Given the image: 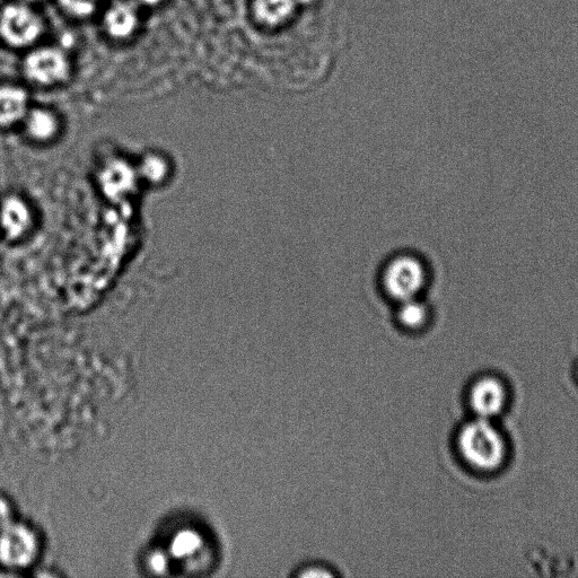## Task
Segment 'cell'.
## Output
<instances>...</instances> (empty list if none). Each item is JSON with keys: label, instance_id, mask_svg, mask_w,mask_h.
Instances as JSON below:
<instances>
[{"label": "cell", "instance_id": "4fadbf2b", "mask_svg": "<svg viewBox=\"0 0 578 578\" xmlns=\"http://www.w3.org/2000/svg\"><path fill=\"white\" fill-rule=\"evenodd\" d=\"M397 320L402 329L416 334L428 326L429 321H431V312L424 303L414 299L401 303Z\"/></svg>", "mask_w": 578, "mask_h": 578}, {"label": "cell", "instance_id": "52a82bcc", "mask_svg": "<svg viewBox=\"0 0 578 578\" xmlns=\"http://www.w3.org/2000/svg\"><path fill=\"white\" fill-rule=\"evenodd\" d=\"M19 130L29 145L47 148L57 144L63 136L64 122L54 109L32 105Z\"/></svg>", "mask_w": 578, "mask_h": 578}, {"label": "cell", "instance_id": "7c38bea8", "mask_svg": "<svg viewBox=\"0 0 578 578\" xmlns=\"http://www.w3.org/2000/svg\"><path fill=\"white\" fill-rule=\"evenodd\" d=\"M135 165L140 185L150 188L157 189L168 185L173 174L169 156L160 151L144 153Z\"/></svg>", "mask_w": 578, "mask_h": 578}, {"label": "cell", "instance_id": "8fae6325", "mask_svg": "<svg viewBox=\"0 0 578 578\" xmlns=\"http://www.w3.org/2000/svg\"><path fill=\"white\" fill-rule=\"evenodd\" d=\"M505 400L503 384L494 378L479 380L470 391V405L480 418L497 416L503 410Z\"/></svg>", "mask_w": 578, "mask_h": 578}, {"label": "cell", "instance_id": "9c48e42d", "mask_svg": "<svg viewBox=\"0 0 578 578\" xmlns=\"http://www.w3.org/2000/svg\"><path fill=\"white\" fill-rule=\"evenodd\" d=\"M140 6L133 0H117L111 4L102 17L105 34L116 41L133 37L140 26Z\"/></svg>", "mask_w": 578, "mask_h": 578}, {"label": "cell", "instance_id": "ba28073f", "mask_svg": "<svg viewBox=\"0 0 578 578\" xmlns=\"http://www.w3.org/2000/svg\"><path fill=\"white\" fill-rule=\"evenodd\" d=\"M31 107L30 93L23 85L0 82V134L19 130Z\"/></svg>", "mask_w": 578, "mask_h": 578}, {"label": "cell", "instance_id": "277c9868", "mask_svg": "<svg viewBox=\"0 0 578 578\" xmlns=\"http://www.w3.org/2000/svg\"><path fill=\"white\" fill-rule=\"evenodd\" d=\"M38 225V215L30 199L20 192L0 197V240L16 245L28 241Z\"/></svg>", "mask_w": 578, "mask_h": 578}, {"label": "cell", "instance_id": "7a4b0ae2", "mask_svg": "<svg viewBox=\"0 0 578 578\" xmlns=\"http://www.w3.org/2000/svg\"><path fill=\"white\" fill-rule=\"evenodd\" d=\"M45 29L41 15L31 5L10 0L0 6V45L12 50L30 49Z\"/></svg>", "mask_w": 578, "mask_h": 578}, {"label": "cell", "instance_id": "5b68a950", "mask_svg": "<svg viewBox=\"0 0 578 578\" xmlns=\"http://www.w3.org/2000/svg\"><path fill=\"white\" fill-rule=\"evenodd\" d=\"M382 283L391 299L400 303L414 300L427 283V271L419 259L409 255L399 256L385 268Z\"/></svg>", "mask_w": 578, "mask_h": 578}, {"label": "cell", "instance_id": "5bb4252c", "mask_svg": "<svg viewBox=\"0 0 578 578\" xmlns=\"http://www.w3.org/2000/svg\"><path fill=\"white\" fill-rule=\"evenodd\" d=\"M203 547L204 538L200 532L187 528L174 534L168 551L171 558L185 560L195 557Z\"/></svg>", "mask_w": 578, "mask_h": 578}, {"label": "cell", "instance_id": "ffe728a7", "mask_svg": "<svg viewBox=\"0 0 578 578\" xmlns=\"http://www.w3.org/2000/svg\"><path fill=\"white\" fill-rule=\"evenodd\" d=\"M20 2L25 3V4H29V5H33L35 3H40L41 0H20Z\"/></svg>", "mask_w": 578, "mask_h": 578}, {"label": "cell", "instance_id": "d6986e66", "mask_svg": "<svg viewBox=\"0 0 578 578\" xmlns=\"http://www.w3.org/2000/svg\"><path fill=\"white\" fill-rule=\"evenodd\" d=\"M135 2L142 7L154 8L160 6L164 0H135Z\"/></svg>", "mask_w": 578, "mask_h": 578}, {"label": "cell", "instance_id": "e0dca14e", "mask_svg": "<svg viewBox=\"0 0 578 578\" xmlns=\"http://www.w3.org/2000/svg\"><path fill=\"white\" fill-rule=\"evenodd\" d=\"M299 576L301 577H330V576H335L334 573H332L330 571V569L326 566H322V565H310V566H306L304 568L301 569V572L299 573Z\"/></svg>", "mask_w": 578, "mask_h": 578}, {"label": "cell", "instance_id": "30bf717a", "mask_svg": "<svg viewBox=\"0 0 578 578\" xmlns=\"http://www.w3.org/2000/svg\"><path fill=\"white\" fill-rule=\"evenodd\" d=\"M100 185L112 199L129 196L140 185L136 165L125 160H113L103 166Z\"/></svg>", "mask_w": 578, "mask_h": 578}, {"label": "cell", "instance_id": "ac0fdd59", "mask_svg": "<svg viewBox=\"0 0 578 578\" xmlns=\"http://www.w3.org/2000/svg\"><path fill=\"white\" fill-rule=\"evenodd\" d=\"M12 515L11 505L8 504L6 499L0 497V530H3L7 525L13 523Z\"/></svg>", "mask_w": 578, "mask_h": 578}, {"label": "cell", "instance_id": "8992f818", "mask_svg": "<svg viewBox=\"0 0 578 578\" xmlns=\"http://www.w3.org/2000/svg\"><path fill=\"white\" fill-rule=\"evenodd\" d=\"M40 541L31 528L11 523L0 530V563L8 568L23 569L37 559Z\"/></svg>", "mask_w": 578, "mask_h": 578}, {"label": "cell", "instance_id": "6da1fadb", "mask_svg": "<svg viewBox=\"0 0 578 578\" xmlns=\"http://www.w3.org/2000/svg\"><path fill=\"white\" fill-rule=\"evenodd\" d=\"M458 449L470 467L493 471L502 466L506 443L492 420L478 417L464 425L458 435Z\"/></svg>", "mask_w": 578, "mask_h": 578}, {"label": "cell", "instance_id": "3957f363", "mask_svg": "<svg viewBox=\"0 0 578 578\" xmlns=\"http://www.w3.org/2000/svg\"><path fill=\"white\" fill-rule=\"evenodd\" d=\"M70 61L58 47H39L30 50L22 61V75L35 86L49 89L65 83L70 76Z\"/></svg>", "mask_w": 578, "mask_h": 578}, {"label": "cell", "instance_id": "9a60e30c", "mask_svg": "<svg viewBox=\"0 0 578 578\" xmlns=\"http://www.w3.org/2000/svg\"><path fill=\"white\" fill-rule=\"evenodd\" d=\"M59 7L74 19H89L98 10L99 0H57Z\"/></svg>", "mask_w": 578, "mask_h": 578}, {"label": "cell", "instance_id": "2e32d148", "mask_svg": "<svg viewBox=\"0 0 578 578\" xmlns=\"http://www.w3.org/2000/svg\"><path fill=\"white\" fill-rule=\"evenodd\" d=\"M171 556L169 551L154 550L147 558V566L156 575H165L170 568Z\"/></svg>", "mask_w": 578, "mask_h": 578}]
</instances>
